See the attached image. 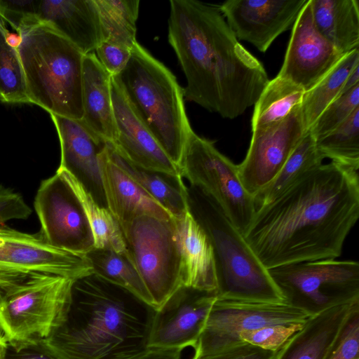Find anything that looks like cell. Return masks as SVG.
<instances>
[{
	"mask_svg": "<svg viewBox=\"0 0 359 359\" xmlns=\"http://www.w3.org/2000/svg\"><path fill=\"white\" fill-rule=\"evenodd\" d=\"M0 271H37L77 279L93 272L85 255L49 244L40 231L24 233L0 224Z\"/></svg>",
	"mask_w": 359,
	"mask_h": 359,
	"instance_id": "5bb4252c",
	"label": "cell"
},
{
	"mask_svg": "<svg viewBox=\"0 0 359 359\" xmlns=\"http://www.w3.org/2000/svg\"><path fill=\"white\" fill-rule=\"evenodd\" d=\"M359 108V85L331 102L309 130L316 140L327 135Z\"/></svg>",
	"mask_w": 359,
	"mask_h": 359,
	"instance_id": "e575fe53",
	"label": "cell"
},
{
	"mask_svg": "<svg viewBox=\"0 0 359 359\" xmlns=\"http://www.w3.org/2000/svg\"><path fill=\"white\" fill-rule=\"evenodd\" d=\"M95 52L100 64L111 76L124 69L131 54V50L105 41L97 46Z\"/></svg>",
	"mask_w": 359,
	"mask_h": 359,
	"instance_id": "ab89813d",
	"label": "cell"
},
{
	"mask_svg": "<svg viewBox=\"0 0 359 359\" xmlns=\"http://www.w3.org/2000/svg\"><path fill=\"white\" fill-rule=\"evenodd\" d=\"M304 93L299 86L278 76L269 80L254 105L252 131L285 119L301 106Z\"/></svg>",
	"mask_w": 359,
	"mask_h": 359,
	"instance_id": "83f0119b",
	"label": "cell"
},
{
	"mask_svg": "<svg viewBox=\"0 0 359 359\" xmlns=\"http://www.w3.org/2000/svg\"><path fill=\"white\" fill-rule=\"evenodd\" d=\"M323 359H359V305L348 316Z\"/></svg>",
	"mask_w": 359,
	"mask_h": 359,
	"instance_id": "8d00e7d4",
	"label": "cell"
},
{
	"mask_svg": "<svg viewBox=\"0 0 359 359\" xmlns=\"http://www.w3.org/2000/svg\"><path fill=\"white\" fill-rule=\"evenodd\" d=\"M359 299L311 316L280 348L276 359H323Z\"/></svg>",
	"mask_w": 359,
	"mask_h": 359,
	"instance_id": "603a6c76",
	"label": "cell"
},
{
	"mask_svg": "<svg viewBox=\"0 0 359 359\" xmlns=\"http://www.w3.org/2000/svg\"><path fill=\"white\" fill-rule=\"evenodd\" d=\"M189 210L208 236L212 246L219 299L284 301L267 270L243 233L217 204L199 189L187 187Z\"/></svg>",
	"mask_w": 359,
	"mask_h": 359,
	"instance_id": "8992f818",
	"label": "cell"
},
{
	"mask_svg": "<svg viewBox=\"0 0 359 359\" xmlns=\"http://www.w3.org/2000/svg\"><path fill=\"white\" fill-rule=\"evenodd\" d=\"M8 341L0 333V359H5L6 350H7Z\"/></svg>",
	"mask_w": 359,
	"mask_h": 359,
	"instance_id": "bcb514c9",
	"label": "cell"
},
{
	"mask_svg": "<svg viewBox=\"0 0 359 359\" xmlns=\"http://www.w3.org/2000/svg\"><path fill=\"white\" fill-rule=\"evenodd\" d=\"M74 279L37 271H0V333L8 343L46 339Z\"/></svg>",
	"mask_w": 359,
	"mask_h": 359,
	"instance_id": "52a82bcc",
	"label": "cell"
},
{
	"mask_svg": "<svg viewBox=\"0 0 359 359\" xmlns=\"http://www.w3.org/2000/svg\"><path fill=\"white\" fill-rule=\"evenodd\" d=\"M305 323L267 325L253 330L243 332L241 340L264 350L276 351Z\"/></svg>",
	"mask_w": 359,
	"mask_h": 359,
	"instance_id": "d590c367",
	"label": "cell"
},
{
	"mask_svg": "<svg viewBox=\"0 0 359 359\" xmlns=\"http://www.w3.org/2000/svg\"><path fill=\"white\" fill-rule=\"evenodd\" d=\"M111 93L116 130L112 144L118 152L142 169L181 176L178 166L134 113L112 76Z\"/></svg>",
	"mask_w": 359,
	"mask_h": 359,
	"instance_id": "d6986e66",
	"label": "cell"
},
{
	"mask_svg": "<svg viewBox=\"0 0 359 359\" xmlns=\"http://www.w3.org/2000/svg\"><path fill=\"white\" fill-rule=\"evenodd\" d=\"M128 255L158 309L182 285L174 218L144 215L121 226Z\"/></svg>",
	"mask_w": 359,
	"mask_h": 359,
	"instance_id": "30bf717a",
	"label": "cell"
},
{
	"mask_svg": "<svg viewBox=\"0 0 359 359\" xmlns=\"http://www.w3.org/2000/svg\"><path fill=\"white\" fill-rule=\"evenodd\" d=\"M18 50L30 104L81 120L84 54L46 23L23 29Z\"/></svg>",
	"mask_w": 359,
	"mask_h": 359,
	"instance_id": "5b68a950",
	"label": "cell"
},
{
	"mask_svg": "<svg viewBox=\"0 0 359 359\" xmlns=\"http://www.w3.org/2000/svg\"><path fill=\"white\" fill-rule=\"evenodd\" d=\"M310 316L285 302L217 298L196 344L194 358L213 354L243 343L240 334L267 325L305 323Z\"/></svg>",
	"mask_w": 359,
	"mask_h": 359,
	"instance_id": "8fae6325",
	"label": "cell"
},
{
	"mask_svg": "<svg viewBox=\"0 0 359 359\" xmlns=\"http://www.w3.org/2000/svg\"><path fill=\"white\" fill-rule=\"evenodd\" d=\"M182 178L209 196L243 234L256 211L254 197L244 188L238 165L192 130L179 165Z\"/></svg>",
	"mask_w": 359,
	"mask_h": 359,
	"instance_id": "9c48e42d",
	"label": "cell"
},
{
	"mask_svg": "<svg viewBox=\"0 0 359 359\" xmlns=\"http://www.w3.org/2000/svg\"><path fill=\"white\" fill-rule=\"evenodd\" d=\"M85 256L93 273L128 290L154 306L151 297L128 254L118 253L111 249L94 248Z\"/></svg>",
	"mask_w": 359,
	"mask_h": 359,
	"instance_id": "f546056e",
	"label": "cell"
},
{
	"mask_svg": "<svg viewBox=\"0 0 359 359\" xmlns=\"http://www.w3.org/2000/svg\"><path fill=\"white\" fill-rule=\"evenodd\" d=\"M41 0H0V16L17 33L40 23L39 11Z\"/></svg>",
	"mask_w": 359,
	"mask_h": 359,
	"instance_id": "74e56055",
	"label": "cell"
},
{
	"mask_svg": "<svg viewBox=\"0 0 359 359\" xmlns=\"http://www.w3.org/2000/svg\"><path fill=\"white\" fill-rule=\"evenodd\" d=\"M308 0H228L218 6L240 40L265 53L275 39L293 27Z\"/></svg>",
	"mask_w": 359,
	"mask_h": 359,
	"instance_id": "2e32d148",
	"label": "cell"
},
{
	"mask_svg": "<svg viewBox=\"0 0 359 359\" xmlns=\"http://www.w3.org/2000/svg\"><path fill=\"white\" fill-rule=\"evenodd\" d=\"M50 115L60 144L58 168L80 183L99 206L108 209L100 161L108 142L88 128L81 120Z\"/></svg>",
	"mask_w": 359,
	"mask_h": 359,
	"instance_id": "ac0fdd59",
	"label": "cell"
},
{
	"mask_svg": "<svg viewBox=\"0 0 359 359\" xmlns=\"http://www.w3.org/2000/svg\"><path fill=\"white\" fill-rule=\"evenodd\" d=\"M100 161L108 210L120 226L144 215L165 220L173 219L165 208L110 158L107 146L102 153Z\"/></svg>",
	"mask_w": 359,
	"mask_h": 359,
	"instance_id": "ffe728a7",
	"label": "cell"
},
{
	"mask_svg": "<svg viewBox=\"0 0 359 359\" xmlns=\"http://www.w3.org/2000/svg\"><path fill=\"white\" fill-rule=\"evenodd\" d=\"M6 24L0 16V102L30 104L18 50L7 42Z\"/></svg>",
	"mask_w": 359,
	"mask_h": 359,
	"instance_id": "836d02e7",
	"label": "cell"
},
{
	"mask_svg": "<svg viewBox=\"0 0 359 359\" xmlns=\"http://www.w3.org/2000/svg\"><path fill=\"white\" fill-rule=\"evenodd\" d=\"M280 349L267 351L243 342L213 354L193 357L192 359H276Z\"/></svg>",
	"mask_w": 359,
	"mask_h": 359,
	"instance_id": "b9f144b4",
	"label": "cell"
},
{
	"mask_svg": "<svg viewBox=\"0 0 359 359\" xmlns=\"http://www.w3.org/2000/svg\"><path fill=\"white\" fill-rule=\"evenodd\" d=\"M22 41V36L18 33H12L9 31L7 33V42L15 48H18Z\"/></svg>",
	"mask_w": 359,
	"mask_h": 359,
	"instance_id": "f6af8a7d",
	"label": "cell"
},
{
	"mask_svg": "<svg viewBox=\"0 0 359 359\" xmlns=\"http://www.w3.org/2000/svg\"><path fill=\"white\" fill-rule=\"evenodd\" d=\"M112 79L134 113L179 168L193 130L186 114L183 88L174 74L137 42L124 69Z\"/></svg>",
	"mask_w": 359,
	"mask_h": 359,
	"instance_id": "277c9868",
	"label": "cell"
},
{
	"mask_svg": "<svg viewBox=\"0 0 359 359\" xmlns=\"http://www.w3.org/2000/svg\"><path fill=\"white\" fill-rule=\"evenodd\" d=\"M103 41L130 50L137 43L136 22L139 0H95Z\"/></svg>",
	"mask_w": 359,
	"mask_h": 359,
	"instance_id": "4dcf8cb0",
	"label": "cell"
},
{
	"mask_svg": "<svg viewBox=\"0 0 359 359\" xmlns=\"http://www.w3.org/2000/svg\"><path fill=\"white\" fill-rule=\"evenodd\" d=\"M111 76L95 53L84 55L82 72L83 123L95 134L114 143L116 130L111 93Z\"/></svg>",
	"mask_w": 359,
	"mask_h": 359,
	"instance_id": "cb8c5ba5",
	"label": "cell"
},
{
	"mask_svg": "<svg viewBox=\"0 0 359 359\" xmlns=\"http://www.w3.org/2000/svg\"><path fill=\"white\" fill-rule=\"evenodd\" d=\"M217 294L182 285L156 311L149 347L194 348L202 333Z\"/></svg>",
	"mask_w": 359,
	"mask_h": 359,
	"instance_id": "9a60e30c",
	"label": "cell"
},
{
	"mask_svg": "<svg viewBox=\"0 0 359 359\" xmlns=\"http://www.w3.org/2000/svg\"><path fill=\"white\" fill-rule=\"evenodd\" d=\"M168 41L187 80L185 100L233 119L255 105L269 81L238 41L219 6L171 0Z\"/></svg>",
	"mask_w": 359,
	"mask_h": 359,
	"instance_id": "7a4b0ae2",
	"label": "cell"
},
{
	"mask_svg": "<svg viewBox=\"0 0 359 359\" xmlns=\"http://www.w3.org/2000/svg\"><path fill=\"white\" fill-rule=\"evenodd\" d=\"M32 212L19 193L0 185V224L11 219H27Z\"/></svg>",
	"mask_w": 359,
	"mask_h": 359,
	"instance_id": "f35d334b",
	"label": "cell"
},
{
	"mask_svg": "<svg viewBox=\"0 0 359 359\" xmlns=\"http://www.w3.org/2000/svg\"><path fill=\"white\" fill-rule=\"evenodd\" d=\"M182 260V285L217 294L215 255L210 239L189 210L175 219Z\"/></svg>",
	"mask_w": 359,
	"mask_h": 359,
	"instance_id": "7402d4cb",
	"label": "cell"
},
{
	"mask_svg": "<svg viewBox=\"0 0 359 359\" xmlns=\"http://www.w3.org/2000/svg\"><path fill=\"white\" fill-rule=\"evenodd\" d=\"M110 158L175 219L189 211L187 187L181 176L142 169L125 158L107 142Z\"/></svg>",
	"mask_w": 359,
	"mask_h": 359,
	"instance_id": "484cf974",
	"label": "cell"
},
{
	"mask_svg": "<svg viewBox=\"0 0 359 359\" xmlns=\"http://www.w3.org/2000/svg\"><path fill=\"white\" fill-rule=\"evenodd\" d=\"M343 56L317 29L308 0L292 27L283 63L277 76L292 81L306 92Z\"/></svg>",
	"mask_w": 359,
	"mask_h": 359,
	"instance_id": "e0dca14e",
	"label": "cell"
},
{
	"mask_svg": "<svg viewBox=\"0 0 359 359\" xmlns=\"http://www.w3.org/2000/svg\"><path fill=\"white\" fill-rule=\"evenodd\" d=\"M70 176L89 221L94 237V248L111 249L118 253L128 254L124 237L117 220L108 209L99 206L81 184Z\"/></svg>",
	"mask_w": 359,
	"mask_h": 359,
	"instance_id": "1f68e13d",
	"label": "cell"
},
{
	"mask_svg": "<svg viewBox=\"0 0 359 359\" xmlns=\"http://www.w3.org/2000/svg\"><path fill=\"white\" fill-rule=\"evenodd\" d=\"M156 309L92 272L73 281L43 341L60 359H130L149 348Z\"/></svg>",
	"mask_w": 359,
	"mask_h": 359,
	"instance_id": "3957f363",
	"label": "cell"
},
{
	"mask_svg": "<svg viewBox=\"0 0 359 359\" xmlns=\"http://www.w3.org/2000/svg\"><path fill=\"white\" fill-rule=\"evenodd\" d=\"M359 85V65L356 66L347 76L341 89L342 95Z\"/></svg>",
	"mask_w": 359,
	"mask_h": 359,
	"instance_id": "ee69618b",
	"label": "cell"
},
{
	"mask_svg": "<svg viewBox=\"0 0 359 359\" xmlns=\"http://www.w3.org/2000/svg\"><path fill=\"white\" fill-rule=\"evenodd\" d=\"M324 158L351 168H359V108L336 129L316 140Z\"/></svg>",
	"mask_w": 359,
	"mask_h": 359,
	"instance_id": "d6a6232c",
	"label": "cell"
},
{
	"mask_svg": "<svg viewBox=\"0 0 359 359\" xmlns=\"http://www.w3.org/2000/svg\"><path fill=\"white\" fill-rule=\"evenodd\" d=\"M182 349L149 347L130 359H181Z\"/></svg>",
	"mask_w": 359,
	"mask_h": 359,
	"instance_id": "7bdbcfd3",
	"label": "cell"
},
{
	"mask_svg": "<svg viewBox=\"0 0 359 359\" xmlns=\"http://www.w3.org/2000/svg\"><path fill=\"white\" fill-rule=\"evenodd\" d=\"M323 159L315 137L308 130L275 177L255 196L256 208L278 198L309 172L322 165Z\"/></svg>",
	"mask_w": 359,
	"mask_h": 359,
	"instance_id": "4316f807",
	"label": "cell"
},
{
	"mask_svg": "<svg viewBox=\"0 0 359 359\" xmlns=\"http://www.w3.org/2000/svg\"><path fill=\"white\" fill-rule=\"evenodd\" d=\"M300 107L281 121L252 131L245 157L237 165L244 188L253 197L275 177L307 132Z\"/></svg>",
	"mask_w": 359,
	"mask_h": 359,
	"instance_id": "4fadbf2b",
	"label": "cell"
},
{
	"mask_svg": "<svg viewBox=\"0 0 359 359\" xmlns=\"http://www.w3.org/2000/svg\"><path fill=\"white\" fill-rule=\"evenodd\" d=\"M39 19L84 55L95 52L103 41L95 0H41Z\"/></svg>",
	"mask_w": 359,
	"mask_h": 359,
	"instance_id": "44dd1931",
	"label": "cell"
},
{
	"mask_svg": "<svg viewBox=\"0 0 359 359\" xmlns=\"http://www.w3.org/2000/svg\"><path fill=\"white\" fill-rule=\"evenodd\" d=\"M34 207L41 224L40 232L55 248L85 255L95 246L92 229L72 182L61 168L41 181Z\"/></svg>",
	"mask_w": 359,
	"mask_h": 359,
	"instance_id": "7c38bea8",
	"label": "cell"
},
{
	"mask_svg": "<svg viewBox=\"0 0 359 359\" xmlns=\"http://www.w3.org/2000/svg\"><path fill=\"white\" fill-rule=\"evenodd\" d=\"M358 217V171L331 161L257 208L243 236L269 270L337 259Z\"/></svg>",
	"mask_w": 359,
	"mask_h": 359,
	"instance_id": "6da1fadb",
	"label": "cell"
},
{
	"mask_svg": "<svg viewBox=\"0 0 359 359\" xmlns=\"http://www.w3.org/2000/svg\"><path fill=\"white\" fill-rule=\"evenodd\" d=\"M358 65L359 50L356 48L344 55L318 83L304 93L300 108L306 131L326 107L340 96L347 76Z\"/></svg>",
	"mask_w": 359,
	"mask_h": 359,
	"instance_id": "f1b7e54d",
	"label": "cell"
},
{
	"mask_svg": "<svg viewBox=\"0 0 359 359\" xmlns=\"http://www.w3.org/2000/svg\"><path fill=\"white\" fill-rule=\"evenodd\" d=\"M284 302L310 317L359 299V264L336 259L303 262L269 270Z\"/></svg>",
	"mask_w": 359,
	"mask_h": 359,
	"instance_id": "ba28073f",
	"label": "cell"
},
{
	"mask_svg": "<svg viewBox=\"0 0 359 359\" xmlns=\"http://www.w3.org/2000/svg\"><path fill=\"white\" fill-rule=\"evenodd\" d=\"M314 24L341 55L358 48L359 7L356 0H310Z\"/></svg>",
	"mask_w": 359,
	"mask_h": 359,
	"instance_id": "d4e9b609",
	"label": "cell"
},
{
	"mask_svg": "<svg viewBox=\"0 0 359 359\" xmlns=\"http://www.w3.org/2000/svg\"><path fill=\"white\" fill-rule=\"evenodd\" d=\"M5 359H60L42 340L8 343Z\"/></svg>",
	"mask_w": 359,
	"mask_h": 359,
	"instance_id": "60d3db41",
	"label": "cell"
}]
</instances>
